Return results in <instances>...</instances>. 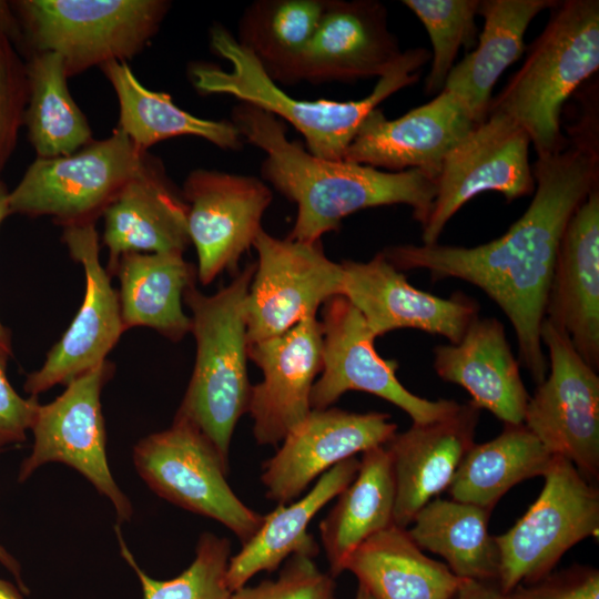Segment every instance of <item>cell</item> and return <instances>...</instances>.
I'll use <instances>...</instances> for the list:
<instances>
[{"label":"cell","mask_w":599,"mask_h":599,"mask_svg":"<svg viewBox=\"0 0 599 599\" xmlns=\"http://www.w3.org/2000/svg\"><path fill=\"white\" fill-rule=\"evenodd\" d=\"M497 599H599V570L575 564L499 592Z\"/></svg>","instance_id":"obj_40"},{"label":"cell","mask_w":599,"mask_h":599,"mask_svg":"<svg viewBox=\"0 0 599 599\" xmlns=\"http://www.w3.org/2000/svg\"><path fill=\"white\" fill-rule=\"evenodd\" d=\"M322 315V370L311 392L312 409L331 407L349 390L383 398L417 424L443 418L459 407L451 399L430 400L408 390L396 376L398 363L379 356L376 336L345 296L329 298Z\"/></svg>","instance_id":"obj_14"},{"label":"cell","mask_w":599,"mask_h":599,"mask_svg":"<svg viewBox=\"0 0 599 599\" xmlns=\"http://www.w3.org/2000/svg\"><path fill=\"white\" fill-rule=\"evenodd\" d=\"M395 481L383 446L362 453L353 481L319 524L321 541L335 578L348 557L369 537L394 525Z\"/></svg>","instance_id":"obj_30"},{"label":"cell","mask_w":599,"mask_h":599,"mask_svg":"<svg viewBox=\"0 0 599 599\" xmlns=\"http://www.w3.org/2000/svg\"><path fill=\"white\" fill-rule=\"evenodd\" d=\"M0 30L12 40L20 52L26 53L24 39L19 20L12 6L4 1H0Z\"/></svg>","instance_id":"obj_42"},{"label":"cell","mask_w":599,"mask_h":599,"mask_svg":"<svg viewBox=\"0 0 599 599\" xmlns=\"http://www.w3.org/2000/svg\"><path fill=\"white\" fill-rule=\"evenodd\" d=\"M112 84L120 106L119 129L142 151L182 135L202 138L212 144L237 150L243 138L231 120H206L179 108L167 93L143 87L126 62L111 61L101 67Z\"/></svg>","instance_id":"obj_32"},{"label":"cell","mask_w":599,"mask_h":599,"mask_svg":"<svg viewBox=\"0 0 599 599\" xmlns=\"http://www.w3.org/2000/svg\"><path fill=\"white\" fill-rule=\"evenodd\" d=\"M323 331L316 317L248 345L263 379L252 386L247 413L260 445H277L312 410L311 392L322 370Z\"/></svg>","instance_id":"obj_20"},{"label":"cell","mask_w":599,"mask_h":599,"mask_svg":"<svg viewBox=\"0 0 599 599\" xmlns=\"http://www.w3.org/2000/svg\"><path fill=\"white\" fill-rule=\"evenodd\" d=\"M8 357L0 352V448L27 439L40 405L37 396L23 398L10 385L6 374Z\"/></svg>","instance_id":"obj_41"},{"label":"cell","mask_w":599,"mask_h":599,"mask_svg":"<svg viewBox=\"0 0 599 599\" xmlns=\"http://www.w3.org/2000/svg\"><path fill=\"white\" fill-rule=\"evenodd\" d=\"M355 599H375L370 592L363 586L358 585L357 592L355 596Z\"/></svg>","instance_id":"obj_47"},{"label":"cell","mask_w":599,"mask_h":599,"mask_svg":"<svg viewBox=\"0 0 599 599\" xmlns=\"http://www.w3.org/2000/svg\"><path fill=\"white\" fill-rule=\"evenodd\" d=\"M343 296L362 314L378 337L415 328L457 344L478 317L479 305L463 293L443 298L414 287L405 274L377 253L367 262L343 261Z\"/></svg>","instance_id":"obj_19"},{"label":"cell","mask_w":599,"mask_h":599,"mask_svg":"<svg viewBox=\"0 0 599 599\" xmlns=\"http://www.w3.org/2000/svg\"><path fill=\"white\" fill-rule=\"evenodd\" d=\"M404 51L389 31L387 11L375 0H327L303 54L298 81L314 84L383 77Z\"/></svg>","instance_id":"obj_21"},{"label":"cell","mask_w":599,"mask_h":599,"mask_svg":"<svg viewBox=\"0 0 599 599\" xmlns=\"http://www.w3.org/2000/svg\"><path fill=\"white\" fill-rule=\"evenodd\" d=\"M253 247L258 260L245 298L248 345L316 317L322 305L343 294L342 264L326 256L321 241L278 238L262 230Z\"/></svg>","instance_id":"obj_12"},{"label":"cell","mask_w":599,"mask_h":599,"mask_svg":"<svg viewBox=\"0 0 599 599\" xmlns=\"http://www.w3.org/2000/svg\"><path fill=\"white\" fill-rule=\"evenodd\" d=\"M358 468L356 457L347 458L325 471L304 497L290 505L278 504L265 515L260 530L230 558L227 585L231 591L245 586L261 571L276 570L293 555L316 557L319 547L307 527L314 516L353 481Z\"/></svg>","instance_id":"obj_28"},{"label":"cell","mask_w":599,"mask_h":599,"mask_svg":"<svg viewBox=\"0 0 599 599\" xmlns=\"http://www.w3.org/2000/svg\"><path fill=\"white\" fill-rule=\"evenodd\" d=\"M26 67L28 101L23 124L38 158L69 155L89 144L92 132L70 94L61 55L32 52Z\"/></svg>","instance_id":"obj_35"},{"label":"cell","mask_w":599,"mask_h":599,"mask_svg":"<svg viewBox=\"0 0 599 599\" xmlns=\"http://www.w3.org/2000/svg\"><path fill=\"white\" fill-rule=\"evenodd\" d=\"M133 463L145 484L161 498L229 528L242 545L262 527L265 515L246 506L230 487V466L210 439L190 422L142 438Z\"/></svg>","instance_id":"obj_8"},{"label":"cell","mask_w":599,"mask_h":599,"mask_svg":"<svg viewBox=\"0 0 599 599\" xmlns=\"http://www.w3.org/2000/svg\"><path fill=\"white\" fill-rule=\"evenodd\" d=\"M499 590L495 585L463 579L457 592L450 599H497Z\"/></svg>","instance_id":"obj_43"},{"label":"cell","mask_w":599,"mask_h":599,"mask_svg":"<svg viewBox=\"0 0 599 599\" xmlns=\"http://www.w3.org/2000/svg\"><path fill=\"white\" fill-rule=\"evenodd\" d=\"M212 50L231 69L197 62L190 67L194 88L201 94H227L291 123L305 140L307 151L327 160H343L365 118L380 102L418 81L430 52L414 48L403 52L396 65L380 77L373 91L357 101L301 100L291 97L263 70L257 60L224 27L210 31Z\"/></svg>","instance_id":"obj_3"},{"label":"cell","mask_w":599,"mask_h":599,"mask_svg":"<svg viewBox=\"0 0 599 599\" xmlns=\"http://www.w3.org/2000/svg\"><path fill=\"white\" fill-rule=\"evenodd\" d=\"M148 153L116 128L109 138L92 140L69 155L37 156L9 191V212L48 215L62 227L95 223L138 174Z\"/></svg>","instance_id":"obj_7"},{"label":"cell","mask_w":599,"mask_h":599,"mask_svg":"<svg viewBox=\"0 0 599 599\" xmlns=\"http://www.w3.org/2000/svg\"><path fill=\"white\" fill-rule=\"evenodd\" d=\"M397 432L386 413H353L336 407L312 409L263 464L266 497L277 504L294 501L307 486L357 453L385 445Z\"/></svg>","instance_id":"obj_17"},{"label":"cell","mask_w":599,"mask_h":599,"mask_svg":"<svg viewBox=\"0 0 599 599\" xmlns=\"http://www.w3.org/2000/svg\"><path fill=\"white\" fill-rule=\"evenodd\" d=\"M420 20L430 38L433 54L425 80L426 94H438L461 47L473 49L476 44L480 0H404Z\"/></svg>","instance_id":"obj_37"},{"label":"cell","mask_w":599,"mask_h":599,"mask_svg":"<svg viewBox=\"0 0 599 599\" xmlns=\"http://www.w3.org/2000/svg\"><path fill=\"white\" fill-rule=\"evenodd\" d=\"M544 477L535 502L509 530L495 536L501 593L551 572L570 548L598 534V487L559 456Z\"/></svg>","instance_id":"obj_9"},{"label":"cell","mask_w":599,"mask_h":599,"mask_svg":"<svg viewBox=\"0 0 599 599\" xmlns=\"http://www.w3.org/2000/svg\"><path fill=\"white\" fill-rule=\"evenodd\" d=\"M9 191L6 184L0 181V225L10 215L9 212ZM0 352L10 356L12 354V343L10 331L0 321Z\"/></svg>","instance_id":"obj_44"},{"label":"cell","mask_w":599,"mask_h":599,"mask_svg":"<svg viewBox=\"0 0 599 599\" xmlns=\"http://www.w3.org/2000/svg\"><path fill=\"white\" fill-rule=\"evenodd\" d=\"M181 192L197 280L209 285L225 271L235 275L242 255L263 230L271 187L252 175L197 169L186 176Z\"/></svg>","instance_id":"obj_15"},{"label":"cell","mask_w":599,"mask_h":599,"mask_svg":"<svg viewBox=\"0 0 599 599\" xmlns=\"http://www.w3.org/2000/svg\"><path fill=\"white\" fill-rule=\"evenodd\" d=\"M530 138L508 114L490 108L487 118L450 151L436 179V195L423 244H436L448 221L483 192H498L511 202L535 192L529 163Z\"/></svg>","instance_id":"obj_13"},{"label":"cell","mask_w":599,"mask_h":599,"mask_svg":"<svg viewBox=\"0 0 599 599\" xmlns=\"http://www.w3.org/2000/svg\"><path fill=\"white\" fill-rule=\"evenodd\" d=\"M112 276L124 329L150 327L173 343L191 332L183 311L185 290L196 283V266L180 252H129L119 258Z\"/></svg>","instance_id":"obj_27"},{"label":"cell","mask_w":599,"mask_h":599,"mask_svg":"<svg viewBox=\"0 0 599 599\" xmlns=\"http://www.w3.org/2000/svg\"><path fill=\"white\" fill-rule=\"evenodd\" d=\"M327 0H258L238 23L237 42L276 83L298 81L303 54L317 28Z\"/></svg>","instance_id":"obj_34"},{"label":"cell","mask_w":599,"mask_h":599,"mask_svg":"<svg viewBox=\"0 0 599 599\" xmlns=\"http://www.w3.org/2000/svg\"><path fill=\"white\" fill-rule=\"evenodd\" d=\"M26 54L55 52L77 75L111 61L125 62L158 32L164 0H22L12 4Z\"/></svg>","instance_id":"obj_6"},{"label":"cell","mask_w":599,"mask_h":599,"mask_svg":"<svg viewBox=\"0 0 599 599\" xmlns=\"http://www.w3.org/2000/svg\"><path fill=\"white\" fill-rule=\"evenodd\" d=\"M545 318L599 369V186L570 216L557 252Z\"/></svg>","instance_id":"obj_23"},{"label":"cell","mask_w":599,"mask_h":599,"mask_svg":"<svg viewBox=\"0 0 599 599\" xmlns=\"http://www.w3.org/2000/svg\"><path fill=\"white\" fill-rule=\"evenodd\" d=\"M62 241L85 274L82 304L62 337L47 353L43 365L27 376L23 388L30 396L67 385L106 361L125 332L116 290L100 262L95 223L63 227Z\"/></svg>","instance_id":"obj_16"},{"label":"cell","mask_w":599,"mask_h":599,"mask_svg":"<svg viewBox=\"0 0 599 599\" xmlns=\"http://www.w3.org/2000/svg\"><path fill=\"white\" fill-rule=\"evenodd\" d=\"M433 365L443 380L465 388L479 409L504 424L524 423L530 396L499 319L476 317L457 344L434 348Z\"/></svg>","instance_id":"obj_25"},{"label":"cell","mask_w":599,"mask_h":599,"mask_svg":"<svg viewBox=\"0 0 599 599\" xmlns=\"http://www.w3.org/2000/svg\"><path fill=\"white\" fill-rule=\"evenodd\" d=\"M255 266L246 265L229 285L212 295L197 290L196 283L183 295V303L191 311L190 333L195 338L196 356L174 417L197 427L227 465L232 436L248 410L252 390L245 298Z\"/></svg>","instance_id":"obj_4"},{"label":"cell","mask_w":599,"mask_h":599,"mask_svg":"<svg viewBox=\"0 0 599 599\" xmlns=\"http://www.w3.org/2000/svg\"><path fill=\"white\" fill-rule=\"evenodd\" d=\"M551 10L524 64L490 103L528 133L538 156L565 149L564 104L599 69V1H558Z\"/></svg>","instance_id":"obj_5"},{"label":"cell","mask_w":599,"mask_h":599,"mask_svg":"<svg viewBox=\"0 0 599 599\" xmlns=\"http://www.w3.org/2000/svg\"><path fill=\"white\" fill-rule=\"evenodd\" d=\"M556 0H483L478 14L484 29L477 48L454 64L443 90L455 93L479 124L491 103L493 88L525 51V33L532 19L552 9Z\"/></svg>","instance_id":"obj_26"},{"label":"cell","mask_w":599,"mask_h":599,"mask_svg":"<svg viewBox=\"0 0 599 599\" xmlns=\"http://www.w3.org/2000/svg\"><path fill=\"white\" fill-rule=\"evenodd\" d=\"M102 216V242L108 248L105 270L111 277L125 253H184L191 243L182 192L169 179L161 161L150 153Z\"/></svg>","instance_id":"obj_24"},{"label":"cell","mask_w":599,"mask_h":599,"mask_svg":"<svg viewBox=\"0 0 599 599\" xmlns=\"http://www.w3.org/2000/svg\"><path fill=\"white\" fill-rule=\"evenodd\" d=\"M532 201L505 234L474 247L404 244L383 253L399 271L426 270L434 282L459 278L486 293L515 331L520 363L541 383L548 362L540 338L548 291L565 227L598 185V151L573 146L538 156Z\"/></svg>","instance_id":"obj_1"},{"label":"cell","mask_w":599,"mask_h":599,"mask_svg":"<svg viewBox=\"0 0 599 599\" xmlns=\"http://www.w3.org/2000/svg\"><path fill=\"white\" fill-rule=\"evenodd\" d=\"M231 121L243 140L266 154L261 166L263 180L296 204L295 223L287 237L317 242L339 229L349 214L393 204L409 205L420 226L426 223L436 180L424 172H389L315 156L287 139L282 120L246 102L233 108Z\"/></svg>","instance_id":"obj_2"},{"label":"cell","mask_w":599,"mask_h":599,"mask_svg":"<svg viewBox=\"0 0 599 599\" xmlns=\"http://www.w3.org/2000/svg\"><path fill=\"white\" fill-rule=\"evenodd\" d=\"M0 599H23V593L14 583L0 578Z\"/></svg>","instance_id":"obj_46"},{"label":"cell","mask_w":599,"mask_h":599,"mask_svg":"<svg viewBox=\"0 0 599 599\" xmlns=\"http://www.w3.org/2000/svg\"><path fill=\"white\" fill-rule=\"evenodd\" d=\"M120 531L118 524L115 534L121 555L138 576L143 599H232L233 592L227 585L231 558V542L227 538L203 532L192 564L172 579L156 580L140 568Z\"/></svg>","instance_id":"obj_36"},{"label":"cell","mask_w":599,"mask_h":599,"mask_svg":"<svg viewBox=\"0 0 599 599\" xmlns=\"http://www.w3.org/2000/svg\"><path fill=\"white\" fill-rule=\"evenodd\" d=\"M480 410L470 400L451 414L396 432L384 445L395 481L394 525L408 528L427 502L447 490L475 444Z\"/></svg>","instance_id":"obj_22"},{"label":"cell","mask_w":599,"mask_h":599,"mask_svg":"<svg viewBox=\"0 0 599 599\" xmlns=\"http://www.w3.org/2000/svg\"><path fill=\"white\" fill-rule=\"evenodd\" d=\"M555 456L521 424H505L491 440L474 444L447 491L451 499L493 510L517 484L544 476Z\"/></svg>","instance_id":"obj_33"},{"label":"cell","mask_w":599,"mask_h":599,"mask_svg":"<svg viewBox=\"0 0 599 599\" xmlns=\"http://www.w3.org/2000/svg\"><path fill=\"white\" fill-rule=\"evenodd\" d=\"M491 511L436 497L418 510L406 529L417 547L444 558L458 578L497 587L499 552L495 536L488 531Z\"/></svg>","instance_id":"obj_31"},{"label":"cell","mask_w":599,"mask_h":599,"mask_svg":"<svg viewBox=\"0 0 599 599\" xmlns=\"http://www.w3.org/2000/svg\"><path fill=\"white\" fill-rule=\"evenodd\" d=\"M27 101L26 63L12 40L0 30V173L16 148Z\"/></svg>","instance_id":"obj_38"},{"label":"cell","mask_w":599,"mask_h":599,"mask_svg":"<svg viewBox=\"0 0 599 599\" xmlns=\"http://www.w3.org/2000/svg\"><path fill=\"white\" fill-rule=\"evenodd\" d=\"M354 573L375 599H450L463 579L446 564L430 559L396 525L364 541L347 559Z\"/></svg>","instance_id":"obj_29"},{"label":"cell","mask_w":599,"mask_h":599,"mask_svg":"<svg viewBox=\"0 0 599 599\" xmlns=\"http://www.w3.org/2000/svg\"><path fill=\"white\" fill-rule=\"evenodd\" d=\"M334 577L316 566L314 558L293 555L287 558L276 580L243 586L232 599H335Z\"/></svg>","instance_id":"obj_39"},{"label":"cell","mask_w":599,"mask_h":599,"mask_svg":"<svg viewBox=\"0 0 599 599\" xmlns=\"http://www.w3.org/2000/svg\"><path fill=\"white\" fill-rule=\"evenodd\" d=\"M102 364L65 385L54 400L39 405L31 430V454L21 463L18 480L26 481L47 463H62L78 470L113 505L119 525L130 521L133 507L115 483L106 458V433L101 393L114 373Z\"/></svg>","instance_id":"obj_10"},{"label":"cell","mask_w":599,"mask_h":599,"mask_svg":"<svg viewBox=\"0 0 599 599\" xmlns=\"http://www.w3.org/2000/svg\"><path fill=\"white\" fill-rule=\"evenodd\" d=\"M540 338L549 375L529 397L524 424L554 455L590 483L599 478V376L569 336L544 318Z\"/></svg>","instance_id":"obj_11"},{"label":"cell","mask_w":599,"mask_h":599,"mask_svg":"<svg viewBox=\"0 0 599 599\" xmlns=\"http://www.w3.org/2000/svg\"><path fill=\"white\" fill-rule=\"evenodd\" d=\"M2 449L0 448V451ZM0 562L6 567V569L10 573H12L21 592L23 595H28L29 589L22 579L21 567L19 562L1 545H0Z\"/></svg>","instance_id":"obj_45"},{"label":"cell","mask_w":599,"mask_h":599,"mask_svg":"<svg viewBox=\"0 0 599 599\" xmlns=\"http://www.w3.org/2000/svg\"><path fill=\"white\" fill-rule=\"evenodd\" d=\"M475 125L463 101L443 90L397 119L389 120L374 109L343 160L389 172L419 170L436 180L447 155Z\"/></svg>","instance_id":"obj_18"}]
</instances>
